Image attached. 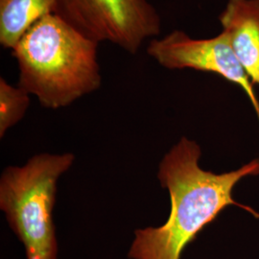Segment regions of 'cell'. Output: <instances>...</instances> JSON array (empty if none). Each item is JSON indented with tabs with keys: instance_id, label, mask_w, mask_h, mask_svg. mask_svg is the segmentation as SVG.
I'll list each match as a JSON object with an SVG mask.
<instances>
[{
	"instance_id": "1",
	"label": "cell",
	"mask_w": 259,
	"mask_h": 259,
	"mask_svg": "<svg viewBox=\"0 0 259 259\" xmlns=\"http://www.w3.org/2000/svg\"><path fill=\"white\" fill-rule=\"evenodd\" d=\"M201 147L182 138L159 163L157 178L170 196V213L160 227L135 232L130 259H181L185 248L230 205L259 219V212L236 202L233 190L242 180L259 176V157L224 173L200 166Z\"/></svg>"
},
{
	"instance_id": "2",
	"label": "cell",
	"mask_w": 259,
	"mask_h": 259,
	"mask_svg": "<svg viewBox=\"0 0 259 259\" xmlns=\"http://www.w3.org/2000/svg\"><path fill=\"white\" fill-rule=\"evenodd\" d=\"M98 46L57 14L47 15L12 49L19 88L45 108L67 107L101 85Z\"/></svg>"
},
{
	"instance_id": "3",
	"label": "cell",
	"mask_w": 259,
	"mask_h": 259,
	"mask_svg": "<svg viewBox=\"0 0 259 259\" xmlns=\"http://www.w3.org/2000/svg\"><path fill=\"white\" fill-rule=\"evenodd\" d=\"M74 155L39 154L25 165L6 168L0 179V208L22 242L27 259H57L53 222L57 183Z\"/></svg>"
},
{
	"instance_id": "4",
	"label": "cell",
	"mask_w": 259,
	"mask_h": 259,
	"mask_svg": "<svg viewBox=\"0 0 259 259\" xmlns=\"http://www.w3.org/2000/svg\"><path fill=\"white\" fill-rule=\"evenodd\" d=\"M55 14L91 39L137 54L160 33L161 20L148 0H58Z\"/></svg>"
},
{
	"instance_id": "5",
	"label": "cell",
	"mask_w": 259,
	"mask_h": 259,
	"mask_svg": "<svg viewBox=\"0 0 259 259\" xmlns=\"http://www.w3.org/2000/svg\"><path fill=\"white\" fill-rule=\"evenodd\" d=\"M147 53L167 69L188 68L210 72L238 85L248 97L259 127V99L254 84L224 32L209 38H193L184 31L175 30L161 38H152Z\"/></svg>"
},
{
	"instance_id": "6",
	"label": "cell",
	"mask_w": 259,
	"mask_h": 259,
	"mask_svg": "<svg viewBox=\"0 0 259 259\" xmlns=\"http://www.w3.org/2000/svg\"><path fill=\"white\" fill-rule=\"evenodd\" d=\"M219 21L234 54L259 87V0H228Z\"/></svg>"
},
{
	"instance_id": "7",
	"label": "cell",
	"mask_w": 259,
	"mask_h": 259,
	"mask_svg": "<svg viewBox=\"0 0 259 259\" xmlns=\"http://www.w3.org/2000/svg\"><path fill=\"white\" fill-rule=\"evenodd\" d=\"M58 0H0V44L13 49L39 19L55 14Z\"/></svg>"
},
{
	"instance_id": "8",
	"label": "cell",
	"mask_w": 259,
	"mask_h": 259,
	"mask_svg": "<svg viewBox=\"0 0 259 259\" xmlns=\"http://www.w3.org/2000/svg\"><path fill=\"white\" fill-rule=\"evenodd\" d=\"M30 104L29 93L0 78V137L22 119Z\"/></svg>"
}]
</instances>
